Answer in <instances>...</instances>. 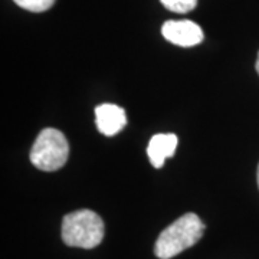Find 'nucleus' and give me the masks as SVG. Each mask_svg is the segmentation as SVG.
<instances>
[{
	"label": "nucleus",
	"mask_w": 259,
	"mask_h": 259,
	"mask_svg": "<svg viewBox=\"0 0 259 259\" xmlns=\"http://www.w3.org/2000/svg\"><path fill=\"white\" fill-rule=\"evenodd\" d=\"M204 225L196 213H186L160 233L154 253L158 259H171L202 239Z\"/></svg>",
	"instance_id": "1"
},
{
	"label": "nucleus",
	"mask_w": 259,
	"mask_h": 259,
	"mask_svg": "<svg viewBox=\"0 0 259 259\" xmlns=\"http://www.w3.org/2000/svg\"><path fill=\"white\" fill-rule=\"evenodd\" d=\"M104 238V222L98 213L82 209L68 213L62 221V241L72 248L93 249Z\"/></svg>",
	"instance_id": "2"
},
{
	"label": "nucleus",
	"mask_w": 259,
	"mask_h": 259,
	"mask_svg": "<svg viewBox=\"0 0 259 259\" xmlns=\"http://www.w3.org/2000/svg\"><path fill=\"white\" fill-rule=\"evenodd\" d=\"M13 2L22 9L35 12V13H40V12L51 9L55 3V0H13Z\"/></svg>",
	"instance_id": "7"
},
{
	"label": "nucleus",
	"mask_w": 259,
	"mask_h": 259,
	"mask_svg": "<svg viewBox=\"0 0 259 259\" xmlns=\"http://www.w3.org/2000/svg\"><path fill=\"white\" fill-rule=\"evenodd\" d=\"M161 33L177 47H196L203 40V30L192 20H167L161 28Z\"/></svg>",
	"instance_id": "4"
},
{
	"label": "nucleus",
	"mask_w": 259,
	"mask_h": 259,
	"mask_svg": "<svg viewBox=\"0 0 259 259\" xmlns=\"http://www.w3.org/2000/svg\"><path fill=\"white\" fill-rule=\"evenodd\" d=\"M179 139L176 134L167 133V134H156L153 136L147 147V156L150 163L156 168L164 164L166 158L171 157L176 151Z\"/></svg>",
	"instance_id": "6"
},
{
	"label": "nucleus",
	"mask_w": 259,
	"mask_h": 259,
	"mask_svg": "<svg viewBox=\"0 0 259 259\" xmlns=\"http://www.w3.org/2000/svg\"><path fill=\"white\" fill-rule=\"evenodd\" d=\"M166 9L175 13H187L193 10L197 5V0H160Z\"/></svg>",
	"instance_id": "8"
},
{
	"label": "nucleus",
	"mask_w": 259,
	"mask_h": 259,
	"mask_svg": "<svg viewBox=\"0 0 259 259\" xmlns=\"http://www.w3.org/2000/svg\"><path fill=\"white\" fill-rule=\"evenodd\" d=\"M69 144L68 140L56 128H45L39 133L30 150L32 164L44 171H55L68 160Z\"/></svg>",
	"instance_id": "3"
},
{
	"label": "nucleus",
	"mask_w": 259,
	"mask_h": 259,
	"mask_svg": "<svg viewBox=\"0 0 259 259\" xmlns=\"http://www.w3.org/2000/svg\"><path fill=\"white\" fill-rule=\"evenodd\" d=\"M97 127L104 136L112 137L125 127V111L115 104H101L95 108Z\"/></svg>",
	"instance_id": "5"
},
{
	"label": "nucleus",
	"mask_w": 259,
	"mask_h": 259,
	"mask_svg": "<svg viewBox=\"0 0 259 259\" xmlns=\"http://www.w3.org/2000/svg\"><path fill=\"white\" fill-rule=\"evenodd\" d=\"M256 179H258V187H259V164H258V173H256Z\"/></svg>",
	"instance_id": "10"
},
{
	"label": "nucleus",
	"mask_w": 259,
	"mask_h": 259,
	"mask_svg": "<svg viewBox=\"0 0 259 259\" xmlns=\"http://www.w3.org/2000/svg\"><path fill=\"white\" fill-rule=\"evenodd\" d=\"M256 72L259 75V52H258V59H256Z\"/></svg>",
	"instance_id": "9"
}]
</instances>
